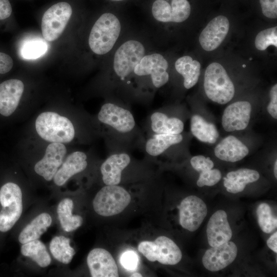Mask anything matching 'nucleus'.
<instances>
[{
  "mask_svg": "<svg viewBox=\"0 0 277 277\" xmlns=\"http://www.w3.org/2000/svg\"><path fill=\"white\" fill-rule=\"evenodd\" d=\"M204 87L208 98L219 104H227L234 95L233 83L224 68L218 63H212L207 67Z\"/></svg>",
  "mask_w": 277,
  "mask_h": 277,
  "instance_id": "7ed1b4c3",
  "label": "nucleus"
},
{
  "mask_svg": "<svg viewBox=\"0 0 277 277\" xmlns=\"http://www.w3.org/2000/svg\"><path fill=\"white\" fill-rule=\"evenodd\" d=\"M47 50L46 44L41 41L26 43L21 49L22 56L25 59H35L43 55Z\"/></svg>",
  "mask_w": 277,
  "mask_h": 277,
  "instance_id": "72a5a7b5",
  "label": "nucleus"
},
{
  "mask_svg": "<svg viewBox=\"0 0 277 277\" xmlns=\"http://www.w3.org/2000/svg\"><path fill=\"white\" fill-rule=\"evenodd\" d=\"M0 231L10 230L21 217L23 211L22 193L15 183L8 182L0 189Z\"/></svg>",
  "mask_w": 277,
  "mask_h": 277,
  "instance_id": "39448f33",
  "label": "nucleus"
},
{
  "mask_svg": "<svg viewBox=\"0 0 277 277\" xmlns=\"http://www.w3.org/2000/svg\"><path fill=\"white\" fill-rule=\"evenodd\" d=\"M262 13L266 17L276 18L277 17V0H260Z\"/></svg>",
  "mask_w": 277,
  "mask_h": 277,
  "instance_id": "e433bc0d",
  "label": "nucleus"
},
{
  "mask_svg": "<svg viewBox=\"0 0 277 277\" xmlns=\"http://www.w3.org/2000/svg\"><path fill=\"white\" fill-rule=\"evenodd\" d=\"M259 173L253 169L241 168L228 172L224 177V185L226 190L231 193L243 191L246 185L257 181Z\"/></svg>",
  "mask_w": 277,
  "mask_h": 277,
  "instance_id": "5701e85b",
  "label": "nucleus"
},
{
  "mask_svg": "<svg viewBox=\"0 0 277 277\" xmlns=\"http://www.w3.org/2000/svg\"><path fill=\"white\" fill-rule=\"evenodd\" d=\"M190 164L193 168L199 172L210 170L214 167V163L209 157L202 155L193 156Z\"/></svg>",
  "mask_w": 277,
  "mask_h": 277,
  "instance_id": "c9c22d12",
  "label": "nucleus"
},
{
  "mask_svg": "<svg viewBox=\"0 0 277 277\" xmlns=\"http://www.w3.org/2000/svg\"><path fill=\"white\" fill-rule=\"evenodd\" d=\"M190 130L193 136L204 143L213 144L219 136L216 126L197 114L193 115L191 118Z\"/></svg>",
  "mask_w": 277,
  "mask_h": 277,
  "instance_id": "a878e982",
  "label": "nucleus"
},
{
  "mask_svg": "<svg viewBox=\"0 0 277 277\" xmlns=\"http://www.w3.org/2000/svg\"><path fill=\"white\" fill-rule=\"evenodd\" d=\"M251 105L247 101H237L228 105L222 117V125L227 132L244 130L251 117Z\"/></svg>",
  "mask_w": 277,
  "mask_h": 277,
  "instance_id": "2eb2a0df",
  "label": "nucleus"
},
{
  "mask_svg": "<svg viewBox=\"0 0 277 277\" xmlns=\"http://www.w3.org/2000/svg\"><path fill=\"white\" fill-rule=\"evenodd\" d=\"M143 45L136 40H129L116 51L113 59V69L116 74L121 78L128 76L136 65L145 55Z\"/></svg>",
  "mask_w": 277,
  "mask_h": 277,
  "instance_id": "6e6552de",
  "label": "nucleus"
},
{
  "mask_svg": "<svg viewBox=\"0 0 277 277\" xmlns=\"http://www.w3.org/2000/svg\"><path fill=\"white\" fill-rule=\"evenodd\" d=\"M130 276H132V277H133V276H134V277H135V276L142 277V275L140 273L134 272V273H132Z\"/></svg>",
  "mask_w": 277,
  "mask_h": 277,
  "instance_id": "c03bdc74",
  "label": "nucleus"
},
{
  "mask_svg": "<svg viewBox=\"0 0 277 277\" xmlns=\"http://www.w3.org/2000/svg\"><path fill=\"white\" fill-rule=\"evenodd\" d=\"M67 153L65 145L60 143H51L46 147L43 157L34 166V171L45 180L50 181L64 161Z\"/></svg>",
  "mask_w": 277,
  "mask_h": 277,
  "instance_id": "ddd939ff",
  "label": "nucleus"
},
{
  "mask_svg": "<svg viewBox=\"0 0 277 277\" xmlns=\"http://www.w3.org/2000/svg\"><path fill=\"white\" fill-rule=\"evenodd\" d=\"M121 30L118 18L111 13L102 14L93 25L88 38L91 51L97 55L109 52L114 46Z\"/></svg>",
  "mask_w": 277,
  "mask_h": 277,
  "instance_id": "f03ea898",
  "label": "nucleus"
},
{
  "mask_svg": "<svg viewBox=\"0 0 277 277\" xmlns=\"http://www.w3.org/2000/svg\"><path fill=\"white\" fill-rule=\"evenodd\" d=\"M121 262L125 268L128 270H134L137 265L138 256L134 252L128 251L122 254Z\"/></svg>",
  "mask_w": 277,
  "mask_h": 277,
  "instance_id": "58836bf2",
  "label": "nucleus"
},
{
  "mask_svg": "<svg viewBox=\"0 0 277 277\" xmlns=\"http://www.w3.org/2000/svg\"><path fill=\"white\" fill-rule=\"evenodd\" d=\"M255 46L260 51L266 50L269 46L277 47V27L269 28L260 31L256 35Z\"/></svg>",
  "mask_w": 277,
  "mask_h": 277,
  "instance_id": "473e14b6",
  "label": "nucleus"
},
{
  "mask_svg": "<svg viewBox=\"0 0 277 277\" xmlns=\"http://www.w3.org/2000/svg\"><path fill=\"white\" fill-rule=\"evenodd\" d=\"M70 243V239L63 235L54 237L50 243V250L53 257L65 264L70 263L75 253Z\"/></svg>",
  "mask_w": 277,
  "mask_h": 277,
  "instance_id": "7c9ffc66",
  "label": "nucleus"
},
{
  "mask_svg": "<svg viewBox=\"0 0 277 277\" xmlns=\"http://www.w3.org/2000/svg\"><path fill=\"white\" fill-rule=\"evenodd\" d=\"M111 1H114V2H119V1H124V0H111Z\"/></svg>",
  "mask_w": 277,
  "mask_h": 277,
  "instance_id": "a18cd8bd",
  "label": "nucleus"
},
{
  "mask_svg": "<svg viewBox=\"0 0 277 277\" xmlns=\"http://www.w3.org/2000/svg\"><path fill=\"white\" fill-rule=\"evenodd\" d=\"M97 118L101 123L121 133L131 131L135 126L134 117L129 110L112 103L102 106Z\"/></svg>",
  "mask_w": 277,
  "mask_h": 277,
  "instance_id": "f8f14e48",
  "label": "nucleus"
},
{
  "mask_svg": "<svg viewBox=\"0 0 277 277\" xmlns=\"http://www.w3.org/2000/svg\"><path fill=\"white\" fill-rule=\"evenodd\" d=\"M35 127L38 135L50 143H67L75 136V129L67 117L52 111H45L37 117Z\"/></svg>",
  "mask_w": 277,
  "mask_h": 277,
  "instance_id": "f257e3e1",
  "label": "nucleus"
},
{
  "mask_svg": "<svg viewBox=\"0 0 277 277\" xmlns=\"http://www.w3.org/2000/svg\"><path fill=\"white\" fill-rule=\"evenodd\" d=\"M52 223V218L47 213L36 216L20 232L18 241L23 244L38 239Z\"/></svg>",
  "mask_w": 277,
  "mask_h": 277,
  "instance_id": "b1692460",
  "label": "nucleus"
},
{
  "mask_svg": "<svg viewBox=\"0 0 277 277\" xmlns=\"http://www.w3.org/2000/svg\"><path fill=\"white\" fill-rule=\"evenodd\" d=\"M131 197L123 187L106 185L96 194L92 202L93 208L98 215L109 217L123 211L129 205Z\"/></svg>",
  "mask_w": 277,
  "mask_h": 277,
  "instance_id": "20e7f679",
  "label": "nucleus"
},
{
  "mask_svg": "<svg viewBox=\"0 0 277 277\" xmlns=\"http://www.w3.org/2000/svg\"><path fill=\"white\" fill-rule=\"evenodd\" d=\"M178 208L180 224L183 228L191 232L200 227L207 214L206 204L195 195L184 198Z\"/></svg>",
  "mask_w": 277,
  "mask_h": 277,
  "instance_id": "1a4fd4ad",
  "label": "nucleus"
},
{
  "mask_svg": "<svg viewBox=\"0 0 277 277\" xmlns=\"http://www.w3.org/2000/svg\"><path fill=\"white\" fill-rule=\"evenodd\" d=\"M270 101L267 110L269 114L274 119L277 118V85H274L270 91Z\"/></svg>",
  "mask_w": 277,
  "mask_h": 277,
  "instance_id": "ea45409f",
  "label": "nucleus"
},
{
  "mask_svg": "<svg viewBox=\"0 0 277 277\" xmlns=\"http://www.w3.org/2000/svg\"><path fill=\"white\" fill-rule=\"evenodd\" d=\"M183 138L181 133L156 134L147 141L146 151L151 156H157L170 146L181 143Z\"/></svg>",
  "mask_w": 277,
  "mask_h": 277,
  "instance_id": "c85d7f7f",
  "label": "nucleus"
},
{
  "mask_svg": "<svg viewBox=\"0 0 277 277\" xmlns=\"http://www.w3.org/2000/svg\"><path fill=\"white\" fill-rule=\"evenodd\" d=\"M256 215L259 225L264 232L270 233L276 228L277 219L273 216L268 204H260L256 209Z\"/></svg>",
  "mask_w": 277,
  "mask_h": 277,
  "instance_id": "2f4dec72",
  "label": "nucleus"
},
{
  "mask_svg": "<svg viewBox=\"0 0 277 277\" xmlns=\"http://www.w3.org/2000/svg\"><path fill=\"white\" fill-rule=\"evenodd\" d=\"M129 155L125 153L112 154L101 166L103 182L106 185H118L121 181L122 171L130 163Z\"/></svg>",
  "mask_w": 277,
  "mask_h": 277,
  "instance_id": "412c9836",
  "label": "nucleus"
},
{
  "mask_svg": "<svg viewBox=\"0 0 277 277\" xmlns=\"http://www.w3.org/2000/svg\"><path fill=\"white\" fill-rule=\"evenodd\" d=\"M151 129L156 134H180L184 130L183 122L176 117L155 112L151 116Z\"/></svg>",
  "mask_w": 277,
  "mask_h": 277,
  "instance_id": "bb28decb",
  "label": "nucleus"
},
{
  "mask_svg": "<svg viewBox=\"0 0 277 277\" xmlns=\"http://www.w3.org/2000/svg\"><path fill=\"white\" fill-rule=\"evenodd\" d=\"M175 68L184 77V86L186 89L193 87L197 82L201 72V64L189 55L178 58Z\"/></svg>",
  "mask_w": 277,
  "mask_h": 277,
  "instance_id": "393cba45",
  "label": "nucleus"
},
{
  "mask_svg": "<svg viewBox=\"0 0 277 277\" xmlns=\"http://www.w3.org/2000/svg\"><path fill=\"white\" fill-rule=\"evenodd\" d=\"M21 251L24 256L31 258L41 267H47L51 263V259L46 247L38 239L23 244Z\"/></svg>",
  "mask_w": 277,
  "mask_h": 277,
  "instance_id": "c756f323",
  "label": "nucleus"
},
{
  "mask_svg": "<svg viewBox=\"0 0 277 277\" xmlns=\"http://www.w3.org/2000/svg\"><path fill=\"white\" fill-rule=\"evenodd\" d=\"M229 27L226 17L219 15L213 18L200 34L199 42L203 49L211 51L219 47L225 38Z\"/></svg>",
  "mask_w": 277,
  "mask_h": 277,
  "instance_id": "a211bd4d",
  "label": "nucleus"
},
{
  "mask_svg": "<svg viewBox=\"0 0 277 277\" xmlns=\"http://www.w3.org/2000/svg\"><path fill=\"white\" fill-rule=\"evenodd\" d=\"M208 242L211 247L218 246L230 241L232 231L223 210H219L210 217L207 226Z\"/></svg>",
  "mask_w": 277,
  "mask_h": 277,
  "instance_id": "6ab92c4d",
  "label": "nucleus"
},
{
  "mask_svg": "<svg viewBox=\"0 0 277 277\" xmlns=\"http://www.w3.org/2000/svg\"><path fill=\"white\" fill-rule=\"evenodd\" d=\"M137 249L150 262L157 261L164 265L177 264L182 258L177 245L165 236H160L153 241H142L138 244Z\"/></svg>",
  "mask_w": 277,
  "mask_h": 277,
  "instance_id": "0eeeda50",
  "label": "nucleus"
},
{
  "mask_svg": "<svg viewBox=\"0 0 277 277\" xmlns=\"http://www.w3.org/2000/svg\"><path fill=\"white\" fill-rule=\"evenodd\" d=\"M73 201L70 198L63 199L57 207V213L61 225L66 232H71L77 229L83 224V219L79 215H73Z\"/></svg>",
  "mask_w": 277,
  "mask_h": 277,
  "instance_id": "cd10ccee",
  "label": "nucleus"
},
{
  "mask_svg": "<svg viewBox=\"0 0 277 277\" xmlns=\"http://www.w3.org/2000/svg\"><path fill=\"white\" fill-rule=\"evenodd\" d=\"M221 178L222 174L219 169H211L200 172L196 184L200 187L204 186H212L216 184Z\"/></svg>",
  "mask_w": 277,
  "mask_h": 277,
  "instance_id": "f704fd0d",
  "label": "nucleus"
},
{
  "mask_svg": "<svg viewBox=\"0 0 277 277\" xmlns=\"http://www.w3.org/2000/svg\"><path fill=\"white\" fill-rule=\"evenodd\" d=\"M73 14L68 2L60 1L49 6L44 12L41 28L44 38L48 42L57 39L65 30Z\"/></svg>",
  "mask_w": 277,
  "mask_h": 277,
  "instance_id": "423d86ee",
  "label": "nucleus"
},
{
  "mask_svg": "<svg viewBox=\"0 0 277 277\" xmlns=\"http://www.w3.org/2000/svg\"><path fill=\"white\" fill-rule=\"evenodd\" d=\"M12 7L9 0H0V24L6 22L11 17Z\"/></svg>",
  "mask_w": 277,
  "mask_h": 277,
  "instance_id": "a19ab883",
  "label": "nucleus"
},
{
  "mask_svg": "<svg viewBox=\"0 0 277 277\" xmlns=\"http://www.w3.org/2000/svg\"><path fill=\"white\" fill-rule=\"evenodd\" d=\"M14 61L7 52L0 50V76L8 73L12 69Z\"/></svg>",
  "mask_w": 277,
  "mask_h": 277,
  "instance_id": "4c0bfd02",
  "label": "nucleus"
},
{
  "mask_svg": "<svg viewBox=\"0 0 277 277\" xmlns=\"http://www.w3.org/2000/svg\"><path fill=\"white\" fill-rule=\"evenodd\" d=\"M190 12L187 0H172L170 4L165 0H156L152 6L154 18L164 23L184 22L189 17Z\"/></svg>",
  "mask_w": 277,
  "mask_h": 277,
  "instance_id": "9b49d317",
  "label": "nucleus"
},
{
  "mask_svg": "<svg viewBox=\"0 0 277 277\" xmlns=\"http://www.w3.org/2000/svg\"><path fill=\"white\" fill-rule=\"evenodd\" d=\"M87 263L92 277H117L118 268L111 254L107 250L96 248L87 258Z\"/></svg>",
  "mask_w": 277,
  "mask_h": 277,
  "instance_id": "f3484780",
  "label": "nucleus"
},
{
  "mask_svg": "<svg viewBox=\"0 0 277 277\" xmlns=\"http://www.w3.org/2000/svg\"><path fill=\"white\" fill-rule=\"evenodd\" d=\"M24 91L23 82L16 78L5 80L0 83V115H12L18 107Z\"/></svg>",
  "mask_w": 277,
  "mask_h": 277,
  "instance_id": "dca6fc26",
  "label": "nucleus"
},
{
  "mask_svg": "<svg viewBox=\"0 0 277 277\" xmlns=\"http://www.w3.org/2000/svg\"><path fill=\"white\" fill-rule=\"evenodd\" d=\"M168 68V63L163 55L153 53L144 55L135 67L133 72L138 76L150 75L154 86L160 88L169 80Z\"/></svg>",
  "mask_w": 277,
  "mask_h": 277,
  "instance_id": "9d476101",
  "label": "nucleus"
},
{
  "mask_svg": "<svg viewBox=\"0 0 277 277\" xmlns=\"http://www.w3.org/2000/svg\"><path fill=\"white\" fill-rule=\"evenodd\" d=\"M273 171H274V176L276 179L277 178V160H275L274 162Z\"/></svg>",
  "mask_w": 277,
  "mask_h": 277,
  "instance_id": "37998d69",
  "label": "nucleus"
},
{
  "mask_svg": "<svg viewBox=\"0 0 277 277\" xmlns=\"http://www.w3.org/2000/svg\"><path fill=\"white\" fill-rule=\"evenodd\" d=\"M87 166V155L82 151H74L64 160L53 177L55 185L61 186L74 175L81 172Z\"/></svg>",
  "mask_w": 277,
  "mask_h": 277,
  "instance_id": "aec40b11",
  "label": "nucleus"
},
{
  "mask_svg": "<svg viewBox=\"0 0 277 277\" xmlns=\"http://www.w3.org/2000/svg\"><path fill=\"white\" fill-rule=\"evenodd\" d=\"M268 247L275 253L277 252V232H275L267 241Z\"/></svg>",
  "mask_w": 277,
  "mask_h": 277,
  "instance_id": "79ce46f5",
  "label": "nucleus"
},
{
  "mask_svg": "<svg viewBox=\"0 0 277 277\" xmlns=\"http://www.w3.org/2000/svg\"><path fill=\"white\" fill-rule=\"evenodd\" d=\"M237 254V246L233 242L229 241L208 249L202 258V263L208 270L217 271L231 264L235 259Z\"/></svg>",
  "mask_w": 277,
  "mask_h": 277,
  "instance_id": "4468645a",
  "label": "nucleus"
},
{
  "mask_svg": "<svg viewBox=\"0 0 277 277\" xmlns=\"http://www.w3.org/2000/svg\"><path fill=\"white\" fill-rule=\"evenodd\" d=\"M249 149L237 137L229 135L224 138L215 147L214 154L221 160L236 162L249 153Z\"/></svg>",
  "mask_w": 277,
  "mask_h": 277,
  "instance_id": "4be33fe9",
  "label": "nucleus"
}]
</instances>
